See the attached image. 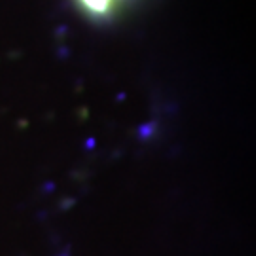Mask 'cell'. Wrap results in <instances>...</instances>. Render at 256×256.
I'll return each mask as SVG.
<instances>
[{"label": "cell", "mask_w": 256, "mask_h": 256, "mask_svg": "<svg viewBox=\"0 0 256 256\" xmlns=\"http://www.w3.org/2000/svg\"><path fill=\"white\" fill-rule=\"evenodd\" d=\"M78 2L93 18H108L122 0H78Z\"/></svg>", "instance_id": "cell-1"}]
</instances>
